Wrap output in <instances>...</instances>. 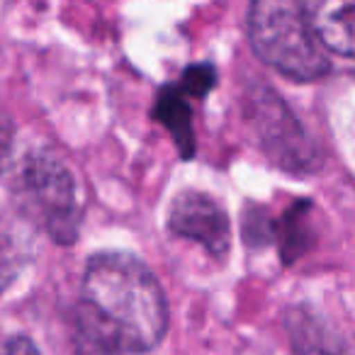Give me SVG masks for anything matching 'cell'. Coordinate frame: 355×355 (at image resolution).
Returning a JSON list of instances; mask_svg holds the SVG:
<instances>
[{
	"label": "cell",
	"mask_w": 355,
	"mask_h": 355,
	"mask_svg": "<svg viewBox=\"0 0 355 355\" xmlns=\"http://www.w3.org/2000/svg\"><path fill=\"white\" fill-rule=\"evenodd\" d=\"M166 329V295L153 272L132 253H95L73 314L76 355L148 353Z\"/></svg>",
	"instance_id": "obj_1"
},
{
	"label": "cell",
	"mask_w": 355,
	"mask_h": 355,
	"mask_svg": "<svg viewBox=\"0 0 355 355\" xmlns=\"http://www.w3.org/2000/svg\"><path fill=\"white\" fill-rule=\"evenodd\" d=\"M248 40L261 61L295 80H316L331 64L309 25L304 6L292 0H261L248 10Z\"/></svg>",
	"instance_id": "obj_2"
},
{
	"label": "cell",
	"mask_w": 355,
	"mask_h": 355,
	"mask_svg": "<svg viewBox=\"0 0 355 355\" xmlns=\"http://www.w3.org/2000/svg\"><path fill=\"white\" fill-rule=\"evenodd\" d=\"M17 193L44 232L56 243H73L80 224V205L76 180L66 163L49 151H37L25 158L17 175Z\"/></svg>",
	"instance_id": "obj_3"
},
{
	"label": "cell",
	"mask_w": 355,
	"mask_h": 355,
	"mask_svg": "<svg viewBox=\"0 0 355 355\" xmlns=\"http://www.w3.org/2000/svg\"><path fill=\"white\" fill-rule=\"evenodd\" d=\"M168 229L175 236L198 241L214 258H224L232 243L229 214L219 200L198 190H183L175 195L168 209Z\"/></svg>",
	"instance_id": "obj_4"
},
{
	"label": "cell",
	"mask_w": 355,
	"mask_h": 355,
	"mask_svg": "<svg viewBox=\"0 0 355 355\" xmlns=\"http://www.w3.org/2000/svg\"><path fill=\"white\" fill-rule=\"evenodd\" d=\"M266 105L256 100V117L263 134L268 153L282 163L285 168L306 171L314 166V148H311L306 134L302 132L300 122L285 110V105L277 100V95H266Z\"/></svg>",
	"instance_id": "obj_5"
},
{
	"label": "cell",
	"mask_w": 355,
	"mask_h": 355,
	"mask_svg": "<svg viewBox=\"0 0 355 355\" xmlns=\"http://www.w3.org/2000/svg\"><path fill=\"white\" fill-rule=\"evenodd\" d=\"M217 76H214L212 66H190L180 78V85H171L156 98V107H153V117L163 122L171 129L173 139H175L178 148L183 151V158H190L195 151V139H193V112L185 105L188 95H200L202 98L209 88L214 85Z\"/></svg>",
	"instance_id": "obj_6"
},
{
	"label": "cell",
	"mask_w": 355,
	"mask_h": 355,
	"mask_svg": "<svg viewBox=\"0 0 355 355\" xmlns=\"http://www.w3.org/2000/svg\"><path fill=\"white\" fill-rule=\"evenodd\" d=\"M304 10L321 46L338 56L355 59L353 0H319V3H306Z\"/></svg>",
	"instance_id": "obj_7"
},
{
	"label": "cell",
	"mask_w": 355,
	"mask_h": 355,
	"mask_svg": "<svg viewBox=\"0 0 355 355\" xmlns=\"http://www.w3.org/2000/svg\"><path fill=\"white\" fill-rule=\"evenodd\" d=\"M287 331L295 355H350L348 345L311 311L292 309L287 314Z\"/></svg>",
	"instance_id": "obj_8"
},
{
	"label": "cell",
	"mask_w": 355,
	"mask_h": 355,
	"mask_svg": "<svg viewBox=\"0 0 355 355\" xmlns=\"http://www.w3.org/2000/svg\"><path fill=\"white\" fill-rule=\"evenodd\" d=\"M25 239L22 234H17L15 224H10L0 214V292H6L15 282V277L25 266Z\"/></svg>",
	"instance_id": "obj_9"
},
{
	"label": "cell",
	"mask_w": 355,
	"mask_h": 355,
	"mask_svg": "<svg viewBox=\"0 0 355 355\" xmlns=\"http://www.w3.org/2000/svg\"><path fill=\"white\" fill-rule=\"evenodd\" d=\"M12 137H15V129H12V122L6 117V114H0V173L6 171L8 158H10V151H12Z\"/></svg>",
	"instance_id": "obj_10"
},
{
	"label": "cell",
	"mask_w": 355,
	"mask_h": 355,
	"mask_svg": "<svg viewBox=\"0 0 355 355\" xmlns=\"http://www.w3.org/2000/svg\"><path fill=\"white\" fill-rule=\"evenodd\" d=\"M0 355H40V350L27 336H12L6 343H0Z\"/></svg>",
	"instance_id": "obj_11"
}]
</instances>
